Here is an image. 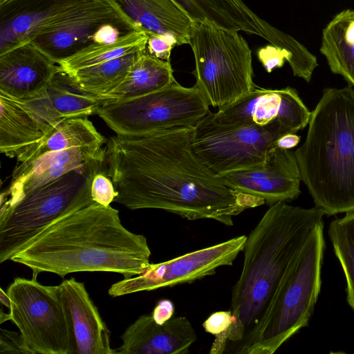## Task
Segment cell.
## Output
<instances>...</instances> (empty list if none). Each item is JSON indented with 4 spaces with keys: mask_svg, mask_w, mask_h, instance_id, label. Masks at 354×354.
<instances>
[{
    "mask_svg": "<svg viewBox=\"0 0 354 354\" xmlns=\"http://www.w3.org/2000/svg\"><path fill=\"white\" fill-rule=\"evenodd\" d=\"M193 134L194 127H178L111 137L106 159L118 192L114 202L132 210L158 209L227 226L233 225L232 216L266 203L212 171L193 151Z\"/></svg>",
    "mask_w": 354,
    "mask_h": 354,
    "instance_id": "6da1fadb",
    "label": "cell"
},
{
    "mask_svg": "<svg viewBox=\"0 0 354 354\" xmlns=\"http://www.w3.org/2000/svg\"><path fill=\"white\" fill-rule=\"evenodd\" d=\"M147 238L127 230L118 209L93 203L55 221L29 240L10 261L63 278L79 272H108L124 278L150 264Z\"/></svg>",
    "mask_w": 354,
    "mask_h": 354,
    "instance_id": "7a4b0ae2",
    "label": "cell"
},
{
    "mask_svg": "<svg viewBox=\"0 0 354 354\" xmlns=\"http://www.w3.org/2000/svg\"><path fill=\"white\" fill-rule=\"evenodd\" d=\"M325 213L279 202L265 212L247 236L243 263L232 292V324L215 336L209 353L238 354L260 322L287 270L297 257Z\"/></svg>",
    "mask_w": 354,
    "mask_h": 354,
    "instance_id": "3957f363",
    "label": "cell"
},
{
    "mask_svg": "<svg viewBox=\"0 0 354 354\" xmlns=\"http://www.w3.org/2000/svg\"><path fill=\"white\" fill-rule=\"evenodd\" d=\"M302 181L325 215L354 212V90L327 88L295 151Z\"/></svg>",
    "mask_w": 354,
    "mask_h": 354,
    "instance_id": "277c9868",
    "label": "cell"
},
{
    "mask_svg": "<svg viewBox=\"0 0 354 354\" xmlns=\"http://www.w3.org/2000/svg\"><path fill=\"white\" fill-rule=\"evenodd\" d=\"M323 232L324 223L287 270L263 318L238 354H273L308 325L322 286Z\"/></svg>",
    "mask_w": 354,
    "mask_h": 354,
    "instance_id": "5b68a950",
    "label": "cell"
},
{
    "mask_svg": "<svg viewBox=\"0 0 354 354\" xmlns=\"http://www.w3.org/2000/svg\"><path fill=\"white\" fill-rule=\"evenodd\" d=\"M97 160L72 170L25 194L15 204L0 209V263L11 257L32 237L58 218L94 201L91 186L104 169Z\"/></svg>",
    "mask_w": 354,
    "mask_h": 354,
    "instance_id": "8992f818",
    "label": "cell"
},
{
    "mask_svg": "<svg viewBox=\"0 0 354 354\" xmlns=\"http://www.w3.org/2000/svg\"><path fill=\"white\" fill-rule=\"evenodd\" d=\"M208 20L194 21L189 44L194 57L195 86L209 105L230 104L256 87L252 50L239 33Z\"/></svg>",
    "mask_w": 354,
    "mask_h": 354,
    "instance_id": "52a82bcc",
    "label": "cell"
},
{
    "mask_svg": "<svg viewBox=\"0 0 354 354\" xmlns=\"http://www.w3.org/2000/svg\"><path fill=\"white\" fill-rule=\"evenodd\" d=\"M194 86L174 80L156 92L123 100H108L98 115L117 135L135 136L178 127H194L210 111Z\"/></svg>",
    "mask_w": 354,
    "mask_h": 354,
    "instance_id": "ba28073f",
    "label": "cell"
},
{
    "mask_svg": "<svg viewBox=\"0 0 354 354\" xmlns=\"http://www.w3.org/2000/svg\"><path fill=\"white\" fill-rule=\"evenodd\" d=\"M288 133L295 132L279 121L219 126L201 120L194 127L192 147L203 162L221 176L263 165L278 139Z\"/></svg>",
    "mask_w": 354,
    "mask_h": 354,
    "instance_id": "9c48e42d",
    "label": "cell"
},
{
    "mask_svg": "<svg viewBox=\"0 0 354 354\" xmlns=\"http://www.w3.org/2000/svg\"><path fill=\"white\" fill-rule=\"evenodd\" d=\"M6 292L10 320L32 354H70L68 324L57 286L42 285L36 277H17Z\"/></svg>",
    "mask_w": 354,
    "mask_h": 354,
    "instance_id": "30bf717a",
    "label": "cell"
},
{
    "mask_svg": "<svg viewBox=\"0 0 354 354\" xmlns=\"http://www.w3.org/2000/svg\"><path fill=\"white\" fill-rule=\"evenodd\" d=\"M138 29L106 0H88L61 17L30 41L55 63L95 44L112 43Z\"/></svg>",
    "mask_w": 354,
    "mask_h": 354,
    "instance_id": "8fae6325",
    "label": "cell"
},
{
    "mask_svg": "<svg viewBox=\"0 0 354 354\" xmlns=\"http://www.w3.org/2000/svg\"><path fill=\"white\" fill-rule=\"evenodd\" d=\"M247 236H239L216 245L195 250L159 263H150L140 274L112 284V297L190 283L212 275L222 266L233 264L243 251Z\"/></svg>",
    "mask_w": 354,
    "mask_h": 354,
    "instance_id": "7c38bea8",
    "label": "cell"
},
{
    "mask_svg": "<svg viewBox=\"0 0 354 354\" xmlns=\"http://www.w3.org/2000/svg\"><path fill=\"white\" fill-rule=\"evenodd\" d=\"M311 112L291 87L266 89L256 87L234 102L209 111L203 119L219 126H234L243 123L266 125L279 121L295 133L308 124Z\"/></svg>",
    "mask_w": 354,
    "mask_h": 354,
    "instance_id": "4fadbf2b",
    "label": "cell"
},
{
    "mask_svg": "<svg viewBox=\"0 0 354 354\" xmlns=\"http://www.w3.org/2000/svg\"><path fill=\"white\" fill-rule=\"evenodd\" d=\"M61 119L46 91L25 100L0 91V151L17 157L39 142Z\"/></svg>",
    "mask_w": 354,
    "mask_h": 354,
    "instance_id": "5bb4252c",
    "label": "cell"
},
{
    "mask_svg": "<svg viewBox=\"0 0 354 354\" xmlns=\"http://www.w3.org/2000/svg\"><path fill=\"white\" fill-rule=\"evenodd\" d=\"M218 176L238 191L263 198L269 206L290 202L301 193L302 178L295 152L277 146L263 165Z\"/></svg>",
    "mask_w": 354,
    "mask_h": 354,
    "instance_id": "9a60e30c",
    "label": "cell"
},
{
    "mask_svg": "<svg viewBox=\"0 0 354 354\" xmlns=\"http://www.w3.org/2000/svg\"><path fill=\"white\" fill-rule=\"evenodd\" d=\"M57 290L68 324L70 354H115L110 330L84 283L71 278L57 285Z\"/></svg>",
    "mask_w": 354,
    "mask_h": 354,
    "instance_id": "2e32d148",
    "label": "cell"
},
{
    "mask_svg": "<svg viewBox=\"0 0 354 354\" xmlns=\"http://www.w3.org/2000/svg\"><path fill=\"white\" fill-rule=\"evenodd\" d=\"M106 160V148L73 147L46 153L20 163L12 172L8 189L1 194V209L15 204L29 192L65 174L97 160Z\"/></svg>",
    "mask_w": 354,
    "mask_h": 354,
    "instance_id": "e0dca14e",
    "label": "cell"
},
{
    "mask_svg": "<svg viewBox=\"0 0 354 354\" xmlns=\"http://www.w3.org/2000/svg\"><path fill=\"white\" fill-rule=\"evenodd\" d=\"M88 0H10L0 5V54L29 42Z\"/></svg>",
    "mask_w": 354,
    "mask_h": 354,
    "instance_id": "ac0fdd59",
    "label": "cell"
},
{
    "mask_svg": "<svg viewBox=\"0 0 354 354\" xmlns=\"http://www.w3.org/2000/svg\"><path fill=\"white\" fill-rule=\"evenodd\" d=\"M60 70L31 41L0 54V91L25 100L44 92Z\"/></svg>",
    "mask_w": 354,
    "mask_h": 354,
    "instance_id": "d6986e66",
    "label": "cell"
},
{
    "mask_svg": "<svg viewBox=\"0 0 354 354\" xmlns=\"http://www.w3.org/2000/svg\"><path fill=\"white\" fill-rule=\"evenodd\" d=\"M197 339L185 317H172L157 324L150 315H140L124 330L119 354H186Z\"/></svg>",
    "mask_w": 354,
    "mask_h": 354,
    "instance_id": "ffe728a7",
    "label": "cell"
},
{
    "mask_svg": "<svg viewBox=\"0 0 354 354\" xmlns=\"http://www.w3.org/2000/svg\"><path fill=\"white\" fill-rule=\"evenodd\" d=\"M140 30L189 44L194 21L173 0H106Z\"/></svg>",
    "mask_w": 354,
    "mask_h": 354,
    "instance_id": "44dd1931",
    "label": "cell"
},
{
    "mask_svg": "<svg viewBox=\"0 0 354 354\" xmlns=\"http://www.w3.org/2000/svg\"><path fill=\"white\" fill-rule=\"evenodd\" d=\"M320 53L331 72L354 86V10L341 11L323 29Z\"/></svg>",
    "mask_w": 354,
    "mask_h": 354,
    "instance_id": "7402d4cb",
    "label": "cell"
},
{
    "mask_svg": "<svg viewBox=\"0 0 354 354\" xmlns=\"http://www.w3.org/2000/svg\"><path fill=\"white\" fill-rule=\"evenodd\" d=\"M104 142V138L87 118L63 119L17 159L21 163H26L46 153L73 147L100 148Z\"/></svg>",
    "mask_w": 354,
    "mask_h": 354,
    "instance_id": "603a6c76",
    "label": "cell"
},
{
    "mask_svg": "<svg viewBox=\"0 0 354 354\" xmlns=\"http://www.w3.org/2000/svg\"><path fill=\"white\" fill-rule=\"evenodd\" d=\"M174 80L170 61L151 56L146 48L139 53L122 83L103 97L113 100L131 99L160 90Z\"/></svg>",
    "mask_w": 354,
    "mask_h": 354,
    "instance_id": "cb8c5ba5",
    "label": "cell"
},
{
    "mask_svg": "<svg viewBox=\"0 0 354 354\" xmlns=\"http://www.w3.org/2000/svg\"><path fill=\"white\" fill-rule=\"evenodd\" d=\"M49 101L61 119L87 118L110 99L82 89L70 75L59 70L46 90Z\"/></svg>",
    "mask_w": 354,
    "mask_h": 354,
    "instance_id": "d4e9b609",
    "label": "cell"
},
{
    "mask_svg": "<svg viewBox=\"0 0 354 354\" xmlns=\"http://www.w3.org/2000/svg\"><path fill=\"white\" fill-rule=\"evenodd\" d=\"M147 39L145 31H133L114 42L91 45L58 65L66 73L92 66L145 50Z\"/></svg>",
    "mask_w": 354,
    "mask_h": 354,
    "instance_id": "484cf974",
    "label": "cell"
},
{
    "mask_svg": "<svg viewBox=\"0 0 354 354\" xmlns=\"http://www.w3.org/2000/svg\"><path fill=\"white\" fill-rule=\"evenodd\" d=\"M140 51L67 73L82 89L103 97L125 79Z\"/></svg>",
    "mask_w": 354,
    "mask_h": 354,
    "instance_id": "4316f807",
    "label": "cell"
},
{
    "mask_svg": "<svg viewBox=\"0 0 354 354\" xmlns=\"http://www.w3.org/2000/svg\"><path fill=\"white\" fill-rule=\"evenodd\" d=\"M328 235L346 281V299L354 310V212L332 221Z\"/></svg>",
    "mask_w": 354,
    "mask_h": 354,
    "instance_id": "83f0119b",
    "label": "cell"
},
{
    "mask_svg": "<svg viewBox=\"0 0 354 354\" xmlns=\"http://www.w3.org/2000/svg\"><path fill=\"white\" fill-rule=\"evenodd\" d=\"M225 17L234 30L263 37L270 24L261 19L242 0H208Z\"/></svg>",
    "mask_w": 354,
    "mask_h": 354,
    "instance_id": "f1b7e54d",
    "label": "cell"
},
{
    "mask_svg": "<svg viewBox=\"0 0 354 354\" xmlns=\"http://www.w3.org/2000/svg\"><path fill=\"white\" fill-rule=\"evenodd\" d=\"M91 195L95 203L103 206H109L118 196L113 181L105 169L94 176L91 186Z\"/></svg>",
    "mask_w": 354,
    "mask_h": 354,
    "instance_id": "f546056e",
    "label": "cell"
},
{
    "mask_svg": "<svg viewBox=\"0 0 354 354\" xmlns=\"http://www.w3.org/2000/svg\"><path fill=\"white\" fill-rule=\"evenodd\" d=\"M258 57L268 73H271L276 68L282 67L285 61L288 62L291 68L294 66V57L290 52L272 44L260 48Z\"/></svg>",
    "mask_w": 354,
    "mask_h": 354,
    "instance_id": "4dcf8cb0",
    "label": "cell"
},
{
    "mask_svg": "<svg viewBox=\"0 0 354 354\" xmlns=\"http://www.w3.org/2000/svg\"><path fill=\"white\" fill-rule=\"evenodd\" d=\"M0 353L32 354L26 344L21 333L1 328Z\"/></svg>",
    "mask_w": 354,
    "mask_h": 354,
    "instance_id": "1f68e13d",
    "label": "cell"
},
{
    "mask_svg": "<svg viewBox=\"0 0 354 354\" xmlns=\"http://www.w3.org/2000/svg\"><path fill=\"white\" fill-rule=\"evenodd\" d=\"M147 43V51L152 57L157 59L169 61L171 52L176 43L167 37L149 34Z\"/></svg>",
    "mask_w": 354,
    "mask_h": 354,
    "instance_id": "d6a6232c",
    "label": "cell"
},
{
    "mask_svg": "<svg viewBox=\"0 0 354 354\" xmlns=\"http://www.w3.org/2000/svg\"><path fill=\"white\" fill-rule=\"evenodd\" d=\"M232 324L231 311L221 310L211 314L203 323V326L207 333L217 336L227 331Z\"/></svg>",
    "mask_w": 354,
    "mask_h": 354,
    "instance_id": "836d02e7",
    "label": "cell"
},
{
    "mask_svg": "<svg viewBox=\"0 0 354 354\" xmlns=\"http://www.w3.org/2000/svg\"><path fill=\"white\" fill-rule=\"evenodd\" d=\"M175 308L173 302L169 299L160 300L153 308L151 315L155 322L163 324L172 318Z\"/></svg>",
    "mask_w": 354,
    "mask_h": 354,
    "instance_id": "e575fe53",
    "label": "cell"
},
{
    "mask_svg": "<svg viewBox=\"0 0 354 354\" xmlns=\"http://www.w3.org/2000/svg\"><path fill=\"white\" fill-rule=\"evenodd\" d=\"M301 137L295 133H288L280 137L277 146L283 149H290L296 147L299 142Z\"/></svg>",
    "mask_w": 354,
    "mask_h": 354,
    "instance_id": "d590c367",
    "label": "cell"
},
{
    "mask_svg": "<svg viewBox=\"0 0 354 354\" xmlns=\"http://www.w3.org/2000/svg\"><path fill=\"white\" fill-rule=\"evenodd\" d=\"M0 290H1L0 300H1V304L4 305L7 308H10V300L8 295L7 294V292H5L2 288H1Z\"/></svg>",
    "mask_w": 354,
    "mask_h": 354,
    "instance_id": "8d00e7d4",
    "label": "cell"
},
{
    "mask_svg": "<svg viewBox=\"0 0 354 354\" xmlns=\"http://www.w3.org/2000/svg\"><path fill=\"white\" fill-rule=\"evenodd\" d=\"M0 317H1V319H0V323L2 324L3 322H6V321H8V320H10V315H9V313L8 314H4L2 309L1 310V314H0Z\"/></svg>",
    "mask_w": 354,
    "mask_h": 354,
    "instance_id": "74e56055",
    "label": "cell"
},
{
    "mask_svg": "<svg viewBox=\"0 0 354 354\" xmlns=\"http://www.w3.org/2000/svg\"><path fill=\"white\" fill-rule=\"evenodd\" d=\"M8 1H10V0H0V5L3 4Z\"/></svg>",
    "mask_w": 354,
    "mask_h": 354,
    "instance_id": "f35d334b",
    "label": "cell"
}]
</instances>
